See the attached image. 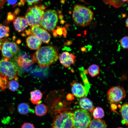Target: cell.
Returning <instances> with one entry per match:
<instances>
[{"label": "cell", "mask_w": 128, "mask_h": 128, "mask_svg": "<svg viewBox=\"0 0 128 128\" xmlns=\"http://www.w3.org/2000/svg\"><path fill=\"white\" fill-rule=\"evenodd\" d=\"M59 51L56 47L49 46L40 48L33 54L32 60L42 68L48 67L59 59Z\"/></svg>", "instance_id": "obj_1"}, {"label": "cell", "mask_w": 128, "mask_h": 128, "mask_svg": "<svg viewBox=\"0 0 128 128\" xmlns=\"http://www.w3.org/2000/svg\"><path fill=\"white\" fill-rule=\"evenodd\" d=\"M75 24L85 27L89 24L93 17V13L89 8L83 5L76 4L74 6L72 14Z\"/></svg>", "instance_id": "obj_2"}, {"label": "cell", "mask_w": 128, "mask_h": 128, "mask_svg": "<svg viewBox=\"0 0 128 128\" xmlns=\"http://www.w3.org/2000/svg\"><path fill=\"white\" fill-rule=\"evenodd\" d=\"M45 9L43 5H36L30 7L26 12L25 18L28 25L31 27H41L44 10Z\"/></svg>", "instance_id": "obj_3"}, {"label": "cell", "mask_w": 128, "mask_h": 128, "mask_svg": "<svg viewBox=\"0 0 128 128\" xmlns=\"http://www.w3.org/2000/svg\"><path fill=\"white\" fill-rule=\"evenodd\" d=\"M18 68L16 64L9 59L0 60V75L8 80L18 79Z\"/></svg>", "instance_id": "obj_4"}, {"label": "cell", "mask_w": 128, "mask_h": 128, "mask_svg": "<svg viewBox=\"0 0 128 128\" xmlns=\"http://www.w3.org/2000/svg\"><path fill=\"white\" fill-rule=\"evenodd\" d=\"M73 113V128H87L91 121L88 111L82 109L76 110Z\"/></svg>", "instance_id": "obj_5"}, {"label": "cell", "mask_w": 128, "mask_h": 128, "mask_svg": "<svg viewBox=\"0 0 128 128\" xmlns=\"http://www.w3.org/2000/svg\"><path fill=\"white\" fill-rule=\"evenodd\" d=\"M73 113L64 112L57 115L54 118L52 128H73Z\"/></svg>", "instance_id": "obj_6"}, {"label": "cell", "mask_w": 128, "mask_h": 128, "mask_svg": "<svg viewBox=\"0 0 128 128\" xmlns=\"http://www.w3.org/2000/svg\"><path fill=\"white\" fill-rule=\"evenodd\" d=\"M58 21L57 13L54 10L49 9L44 13L41 26L46 30L51 31L55 28Z\"/></svg>", "instance_id": "obj_7"}, {"label": "cell", "mask_w": 128, "mask_h": 128, "mask_svg": "<svg viewBox=\"0 0 128 128\" xmlns=\"http://www.w3.org/2000/svg\"><path fill=\"white\" fill-rule=\"evenodd\" d=\"M107 100L111 104H117L125 98L126 96L125 91L123 87L120 86L113 87L108 91Z\"/></svg>", "instance_id": "obj_8"}, {"label": "cell", "mask_w": 128, "mask_h": 128, "mask_svg": "<svg viewBox=\"0 0 128 128\" xmlns=\"http://www.w3.org/2000/svg\"><path fill=\"white\" fill-rule=\"evenodd\" d=\"M1 49L3 57L8 59L16 55L19 50L18 46L15 43L7 41L4 42Z\"/></svg>", "instance_id": "obj_9"}, {"label": "cell", "mask_w": 128, "mask_h": 128, "mask_svg": "<svg viewBox=\"0 0 128 128\" xmlns=\"http://www.w3.org/2000/svg\"><path fill=\"white\" fill-rule=\"evenodd\" d=\"M39 38L43 43H48L50 39V35L46 30L41 27L36 26H32L28 31Z\"/></svg>", "instance_id": "obj_10"}, {"label": "cell", "mask_w": 128, "mask_h": 128, "mask_svg": "<svg viewBox=\"0 0 128 128\" xmlns=\"http://www.w3.org/2000/svg\"><path fill=\"white\" fill-rule=\"evenodd\" d=\"M70 85L73 96L78 98H82L87 96L88 91L82 83L73 80L70 83Z\"/></svg>", "instance_id": "obj_11"}, {"label": "cell", "mask_w": 128, "mask_h": 128, "mask_svg": "<svg viewBox=\"0 0 128 128\" xmlns=\"http://www.w3.org/2000/svg\"><path fill=\"white\" fill-rule=\"evenodd\" d=\"M59 58L60 63L67 68L74 64L76 61L75 55L67 51L63 52L59 56Z\"/></svg>", "instance_id": "obj_12"}, {"label": "cell", "mask_w": 128, "mask_h": 128, "mask_svg": "<svg viewBox=\"0 0 128 128\" xmlns=\"http://www.w3.org/2000/svg\"><path fill=\"white\" fill-rule=\"evenodd\" d=\"M26 41L27 46L30 49L37 50L40 48L42 42L39 38L33 35L28 37Z\"/></svg>", "instance_id": "obj_13"}, {"label": "cell", "mask_w": 128, "mask_h": 128, "mask_svg": "<svg viewBox=\"0 0 128 128\" xmlns=\"http://www.w3.org/2000/svg\"><path fill=\"white\" fill-rule=\"evenodd\" d=\"M13 23L15 29L19 32L24 30L28 25L26 19L23 16L15 18Z\"/></svg>", "instance_id": "obj_14"}, {"label": "cell", "mask_w": 128, "mask_h": 128, "mask_svg": "<svg viewBox=\"0 0 128 128\" xmlns=\"http://www.w3.org/2000/svg\"><path fill=\"white\" fill-rule=\"evenodd\" d=\"M79 105L82 109L87 111L88 110L91 113L94 110V107L92 102L89 99L85 97L80 99Z\"/></svg>", "instance_id": "obj_15"}, {"label": "cell", "mask_w": 128, "mask_h": 128, "mask_svg": "<svg viewBox=\"0 0 128 128\" xmlns=\"http://www.w3.org/2000/svg\"><path fill=\"white\" fill-rule=\"evenodd\" d=\"M30 100L34 104L37 105L40 104L42 97V94L38 89L34 90L30 92Z\"/></svg>", "instance_id": "obj_16"}, {"label": "cell", "mask_w": 128, "mask_h": 128, "mask_svg": "<svg viewBox=\"0 0 128 128\" xmlns=\"http://www.w3.org/2000/svg\"><path fill=\"white\" fill-rule=\"evenodd\" d=\"M88 128H106V125L104 120L94 118L91 120Z\"/></svg>", "instance_id": "obj_17"}, {"label": "cell", "mask_w": 128, "mask_h": 128, "mask_svg": "<svg viewBox=\"0 0 128 128\" xmlns=\"http://www.w3.org/2000/svg\"><path fill=\"white\" fill-rule=\"evenodd\" d=\"M47 110L46 105L44 104L40 103L37 105L36 106L34 112L37 116H41L46 114Z\"/></svg>", "instance_id": "obj_18"}, {"label": "cell", "mask_w": 128, "mask_h": 128, "mask_svg": "<svg viewBox=\"0 0 128 128\" xmlns=\"http://www.w3.org/2000/svg\"><path fill=\"white\" fill-rule=\"evenodd\" d=\"M128 104L126 103L123 104L120 109L122 119V123L126 126L128 125Z\"/></svg>", "instance_id": "obj_19"}, {"label": "cell", "mask_w": 128, "mask_h": 128, "mask_svg": "<svg viewBox=\"0 0 128 128\" xmlns=\"http://www.w3.org/2000/svg\"><path fill=\"white\" fill-rule=\"evenodd\" d=\"M17 109L18 113L22 115H26L28 114L31 110L29 105L25 103H20L18 105Z\"/></svg>", "instance_id": "obj_20"}, {"label": "cell", "mask_w": 128, "mask_h": 128, "mask_svg": "<svg viewBox=\"0 0 128 128\" xmlns=\"http://www.w3.org/2000/svg\"><path fill=\"white\" fill-rule=\"evenodd\" d=\"M87 71L88 73L91 77H94L99 74V67L98 65L96 64H91L88 67Z\"/></svg>", "instance_id": "obj_21"}, {"label": "cell", "mask_w": 128, "mask_h": 128, "mask_svg": "<svg viewBox=\"0 0 128 128\" xmlns=\"http://www.w3.org/2000/svg\"><path fill=\"white\" fill-rule=\"evenodd\" d=\"M127 0H104L103 2L105 4L112 6L115 8H119L123 5Z\"/></svg>", "instance_id": "obj_22"}, {"label": "cell", "mask_w": 128, "mask_h": 128, "mask_svg": "<svg viewBox=\"0 0 128 128\" xmlns=\"http://www.w3.org/2000/svg\"><path fill=\"white\" fill-rule=\"evenodd\" d=\"M93 116L95 119H99L103 118L104 116L103 110L101 107H97L94 109L92 113Z\"/></svg>", "instance_id": "obj_23"}, {"label": "cell", "mask_w": 128, "mask_h": 128, "mask_svg": "<svg viewBox=\"0 0 128 128\" xmlns=\"http://www.w3.org/2000/svg\"><path fill=\"white\" fill-rule=\"evenodd\" d=\"M19 87V84L16 80H12L9 82L8 88L12 91H16L18 89Z\"/></svg>", "instance_id": "obj_24"}, {"label": "cell", "mask_w": 128, "mask_h": 128, "mask_svg": "<svg viewBox=\"0 0 128 128\" xmlns=\"http://www.w3.org/2000/svg\"><path fill=\"white\" fill-rule=\"evenodd\" d=\"M9 31V29L8 26L0 24V39L5 36H8V33Z\"/></svg>", "instance_id": "obj_25"}, {"label": "cell", "mask_w": 128, "mask_h": 128, "mask_svg": "<svg viewBox=\"0 0 128 128\" xmlns=\"http://www.w3.org/2000/svg\"><path fill=\"white\" fill-rule=\"evenodd\" d=\"M121 46L123 49H127L128 48V37L125 36L123 37L120 40Z\"/></svg>", "instance_id": "obj_26"}, {"label": "cell", "mask_w": 128, "mask_h": 128, "mask_svg": "<svg viewBox=\"0 0 128 128\" xmlns=\"http://www.w3.org/2000/svg\"><path fill=\"white\" fill-rule=\"evenodd\" d=\"M21 128H35L33 124L32 123L26 122L21 126Z\"/></svg>", "instance_id": "obj_27"}, {"label": "cell", "mask_w": 128, "mask_h": 128, "mask_svg": "<svg viewBox=\"0 0 128 128\" xmlns=\"http://www.w3.org/2000/svg\"><path fill=\"white\" fill-rule=\"evenodd\" d=\"M40 0H26L24 1V2H27L29 5H32L33 3H37Z\"/></svg>", "instance_id": "obj_28"}, {"label": "cell", "mask_w": 128, "mask_h": 128, "mask_svg": "<svg viewBox=\"0 0 128 128\" xmlns=\"http://www.w3.org/2000/svg\"><path fill=\"white\" fill-rule=\"evenodd\" d=\"M7 2L8 3V4L9 5H12L13 6H14V7L15 6L18 0H7Z\"/></svg>", "instance_id": "obj_29"}, {"label": "cell", "mask_w": 128, "mask_h": 128, "mask_svg": "<svg viewBox=\"0 0 128 128\" xmlns=\"http://www.w3.org/2000/svg\"><path fill=\"white\" fill-rule=\"evenodd\" d=\"M73 95L70 93L68 94L66 96V98L67 99L69 100H72L74 99V98Z\"/></svg>", "instance_id": "obj_30"}, {"label": "cell", "mask_w": 128, "mask_h": 128, "mask_svg": "<svg viewBox=\"0 0 128 128\" xmlns=\"http://www.w3.org/2000/svg\"><path fill=\"white\" fill-rule=\"evenodd\" d=\"M5 0H0V7H2L5 2Z\"/></svg>", "instance_id": "obj_31"}, {"label": "cell", "mask_w": 128, "mask_h": 128, "mask_svg": "<svg viewBox=\"0 0 128 128\" xmlns=\"http://www.w3.org/2000/svg\"><path fill=\"white\" fill-rule=\"evenodd\" d=\"M4 40L0 39V49H1L2 46L4 42L5 41Z\"/></svg>", "instance_id": "obj_32"}, {"label": "cell", "mask_w": 128, "mask_h": 128, "mask_svg": "<svg viewBox=\"0 0 128 128\" xmlns=\"http://www.w3.org/2000/svg\"><path fill=\"white\" fill-rule=\"evenodd\" d=\"M81 51L83 52H85L86 51V49L84 47H83L81 48Z\"/></svg>", "instance_id": "obj_33"}, {"label": "cell", "mask_w": 128, "mask_h": 128, "mask_svg": "<svg viewBox=\"0 0 128 128\" xmlns=\"http://www.w3.org/2000/svg\"><path fill=\"white\" fill-rule=\"evenodd\" d=\"M128 19L127 18L125 21V25L126 27H128Z\"/></svg>", "instance_id": "obj_34"}, {"label": "cell", "mask_w": 128, "mask_h": 128, "mask_svg": "<svg viewBox=\"0 0 128 128\" xmlns=\"http://www.w3.org/2000/svg\"><path fill=\"white\" fill-rule=\"evenodd\" d=\"M123 128L121 127H118V128Z\"/></svg>", "instance_id": "obj_35"}]
</instances>
